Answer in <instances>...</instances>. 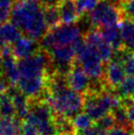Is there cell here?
Returning <instances> with one entry per match:
<instances>
[{
  "label": "cell",
  "mask_w": 134,
  "mask_h": 135,
  "mask_svg": "<svg viewBox=\"0 0 134 135\" xmlns=\"http://www.w3.org/2000/svg\"><path fill=\"white\" fill-rule=\"evenodd\" d=\"M11 23L20 29L26 37L39 41L49 32L44 14V5L39 1L19 0L12 8Z\"/></svg>",
  "instance_id": "obj_2"
},
{
  "label": "cell",
  "mask_w": 134,
  "mask_h": 135,
  "mask_svg": "<svg viewBox=\"0 0 134 135\" xmlns=\"http://www.w3.org/2000/svg\"><path fill=\"white\" fill-rule=\"evenodd\" d=\"M120 32L124 49L134 52V21L128 19L122 20L120 24Z\"/></svg>",
  "instance_id": "obj_16"
},
{
  "label": "cell",
  "mask_w": 134,
  "mask_h": 135,
  "mask_svg": "<svg viewBox=\"0 0 134 135\" xmlns=\"http://www.w3.org/2000/svg\"><path fill=\"white\" fill-rule=\"evenodd\" d=\"M7 92L11 95L14 105H15L16 117H18L21 120L25 119L30 109L31 99H29L25 94H23L17 87H10Z\"/></svg>",
  "instance_id": "obj_13"
},
{
  "label": "cell",
  "mask_w": 134,
  "mask_h": 135,
  "mask_svg": "<svg viewBox=\"0 0 134 135\" xmlns=\"http://www.w3.org/2000/svg\"><path fill=\"white\" fill-rule=\"evenodd\" d=\"M112 116H113V118H114L116 126L133 129L132 126L130 125V123H129V121H128L126 112H125V109H124V108H123L122 105L117 108V109H113L112 112Z\"/></svg>",
  "instance_id": "obj_22"
},
{
  "label": "cell",
  "mask_w": 134,
  "mask_h": 135,
  "mask_svg": "<svg viewBox=\"0 0 134 135\" xmlns=\"http://www.w3.org/2000/svg\"><path fill=\"white\" fill-rule=\"evenodd\" d=\"M10 87L11 86L9 85V83H8L2 76H0V95L5 93Z\"/></svg>",
  "instance_id": "obj_29"
},
{
  "label": "cell",
  "mask_w": 134,
  "mask_h": 135,
  "mask_svg": "<svg viewBox=\"0 0 134 135\" xmlns=\"http://www.w3.org/2000/svg\"><path fill=\"white\" fill-rule=\"evenodd\" d=\"M44 14L46 25L49 27V30L53 29L60 25V16L57 9V6H45L44 5Z\"/></svg>",
  "instance_id": "obj_19"
},
{
  "label": "cell",
  "mask_w": 134,
  "mask_h": 135,
  "mask_svg": "<svg viewBox=\"0 0 134 135\" xmlns=\"http://www.w3.org/2000/svg\"><path fill=\"white\" fill-rule=\"evenodd\" d=\"M51 108L55 116L72 119L81 113L85 105V95L72 90L68 86L66 76L50 74L44 99Z\"/></svg>",
  "instance_id": "obj_1"
},
{
  "label": "cell",
  "mask_w": 134,
  "mask_h": 135,
  "mask_svg": "<svg viewBox=\"0 0 134 135\" xmlns=\"http://www.w3.org/2000/svg\"><path fill=\"white\" fill-rule=\"evenodd\" d=\"M100 34H102L104 41L112 47L114 52L124 49L120 27L112 26L108 27V28H104L100 31Z\"/></svg>",
  "instance_id": "obj_14"
},
{
  "label": "cell",
  "mask_w": 134,
  "mask_h": 135,
  "mask_svg": "<svg viewBox=\"0 0 134 135\" xmlns=\"http://www.w3.org/2000/svg\"><path fill=\"white\" fill-rule=\"evenodd\" d=\"M20 135H40L39 131L27 121H22Z\"/></svg>",
  "instance_id": "obj_28"
},
{
  "label": "cell",
  "mask_w": 134,
  "mask_h": 135,
  "mask_svg": "<svg viewBox=\"0 0 134 135\" xmlns=\"http://www.w3.org/2000/svg\"><path fill=\"white\" fill-rule=\"evenodd\" d=\"M85 41L97 50V52L99 53L100 59L103 60L104 63L108 64L113 59L114 50L104 40L100 32H98L97 30L88 31L85 37Z\"/></svg>",
  "instance_id": "obj_9"
},
{
  "label": "cell",
  "mask_w": 134,
  "mask_h": 135,
  "mask_svg": "<svg viewBox=\"0 0 134 135\" xmlns=\"http://www.w3.org/2000/svg\"><path fill=\"white\" fill-rule=\"evenodd\" d=\"M76 51V62L84 69L92 82H104V62L100 59L97 50L84 40H79L74 44Z\"/></svg>",
  "instance_id": "obj_3"
},
{
  "label": "cell",
  "mask_w": 134,
  "mask_h": 135,
  "mask_svg": "<svg viewBox=\"0 0 134 135\" xmlns=\"http://www.w3.org/2000/svg\"><path fill=\"white\" fill-rule=\"evenodd\" d=\"M12 53L16 59H24L37 52L40 47V42L28 37H22L19 38L13 45H11Z\"/></svg>",
  "instance_id": "obj_11"
},
{
  "label": "cell",
  "mask_w": 134,
  "mask_h": 135,
  "mask_svg": "<svg viewBox=\"0 0 134 135\" xmlns=\"http://www.w3.org/2000/svg\"><path fill=\"white\" fill-rule=\"evenodd\" d=\"M42 2V5L45 6H56L57 4L59 3L61 0H41Z\"/></svg>",
  "instance_id": "obj_30"
},
{
  "label": "cell",
  "mask_w": 134,
  "mask_h": 135,
  "mask_svg": "<svg viewBox=\"0 0 134 135\" xmlns=\"http://www.w3.org/2000/svg\"><path fill=\"white\" fill-rule=\"evenodd\" d=\"M122 18L119 5L112 0H100L97 7L89 14L90 24L100 29L117 26Z\"/></svg>",
  "instance_id": "obj_6"
},
{
  "label": "cell",
  "mask_w": 134,
  "mask_h": 135,
  "mask_svg": "<svg viewBox=\"0 0 134 135\" xmlns=\"http://www.w3.org/2000/svg\"><path fill=\"white\" fill-rule=\"evenodd\" d=\"M2 66H3V58H2V55L0 54V76L2 74Z\"/></svg>",
  "instance_id": "obj_32"
},
{
  "label": "cell",
  "mask_w": 134,
  "mask_h": 135,
  "mask_svg": "<svg viewBox=\"0 0 134 135\" xmlns=\"http://www.w3.org/2000/svg\"><path fill=\"white\" fill-rule=\"evenodd\" d=\"M51 62V74L67 75L72 65L76 62L74 45H54L49 51Z\"/></svg>",
  "instance_id": "obj_7"
},
{
  "label": "cell",
  "mask_w": 134,
  "mask_h": 135,
  "mask_svg": "<svg viewBox=\"0 0 134 135\" xmlns=\"http://www.w3.org/2000/svg\"><path fill=\"white\" fill-rule=\"evenodd\" d=\"M121 99L134 98V77L128 76L120 86L114 90Z\"/></svg>",
  "instance_id": "obj_21"
},
{
  "label": "cell",
  "mask_w": 134,
  "mask_h": 135,
  "mask_svg": "<svg viewBox=\"0 0 134 135\" xmlns=\"http://www.w3.org/2000/svg\"><path fill=\"white\" fill-rule=\"evenodd\" d=\"M17 1H19V0H17ZM32 1H37V0H32Z\"/></svg>",
  "instance_id": "obj_33"
},
{
  "label": "cell",
  "mask_w": 134,
  "mask_h": 135,
  "mask_svg": "<svg viewBox=\"0 0 134 135\" xmlns=\"http://www.w3.org/2000/svg\"><path fill=\"white\" fill-rule=\"evenodd\" d=\"M126 79V73L122 64L117 60L112 59L106 65L104 69V84L109 90H116Z\"/></svg>",
  "instance_id": "obj_10"
},
{
  "label": "cell",
  "mask_w": 134,
  "mask_h": 135,
  "mask_svg": "<svg viewBox=\"0 0 134 135\" xmlns=\"http://www.w3.org/2000/svg\"><path fill=\"white\" fill-rule=\"evenodd\" d=\"M22 120L18 117L0 116V135H20Z\"/></svg>",
  "instance_id": "obj_17"
},
{
  "label": "cell",
  "mask_w": 134,
  "mask_h": 135,
  "mask_svg": "<svg viewBox=\"0 0 134 135\" xmlns=\"http://www.w3.org/2000/svg\"><path fill=\"white\" fill-rule=\"evenodd\" d=\"M22 32L13 23L6 22L0 27V37L7 45H13L19 38H21Z\"/></svg>",
  "instance_id": "obj_15"
},
{
  "label": "cell",
  "mask_w": 134,
  "mask_h": 135,
  "mask_svg": "<svg viewBox=\"0 0 134 135\" xmlns=\"http://www.w3.org/2000/svg\"><path fill=\"white\" fill-rule=\"evenodd\" d=\"M75 2L80 14L82 15L85 13H91L97 7L100 0H75Z\"/></svg>",
  "instance_id": "obj_24"
},
{
  "label": "cell",
  "mask_w": 134,
  "mask_h": 135,
  "mask_svg": "<svg viewBox=\"0 0 134 135\" xmlns=\"http://www.w3.org/2000/svg\"><path fill=\"white\" fill-rule=\"evenodd\" d=\"M83 30L78 24H61L49 30L40 40V47L49 51L54 45H73L82 38Z\"/></svg>",
  "instance_id": "obj_5"
},
{
  "label": "cell",
  "mask_w": 134,
  "mask_h": 135,
  "mask_svg": "<svg viewBox=\"0 0 134 135\" xmlns=\"http://www.w3.org/2000/svg\"><path fill=\"white\" fill-rule=\"evenodd\" d=\"M72 122L76 131L82 133L93 126V119L86 113H80L72 118Z\"/></svg>",
  "instance_id": "obj_20"
},
{
  "label": "cell",
  "mask_w": 134,
  "mask_h": 135,
  "mask_svg": "<svg viewBox=\"0 0 134 135\" xmlns=\"http://www.w3.org/2000/svg\"><path fill=\"white\" fill-rule=\"evenodd\" d=\"M25 121L33 125L40 135H57L55 114L42 99L31 100L30 109Z\"/></svg>",
  "instance_id": "obj_4"
},
{
  "label": "cell",
  "mask_w": 134,
  "mask_h": 135,
  "mask_svg": "<svg viewBox=\"0 0 134 135\" xmlns=\"http://www.w3.org/2000/svg\"><path fill=\"white\" fill-rule=\"evenodd\" d=\"M78 135H80V134H78Z\"/></svg>",
  "instance_id": "obj_34"
},
{
  "label": "cell",
  "mask_w": 134,
  "mask_h": 135,
  "mask_svg": "<svg viewBox=\"0 0 134 135\" xmlns=\"http://www.w3.org/2000/svg\"><path fill=\"white\" fill-rule=\"evenodd\" d=\"M119 1H120V0H119Z\"/></svg>",
  "instance_id": "obj_35"
},
{
  "label": "cell",
  "mask_w": 134,
  "mask_h": 135,
  "mask_svg": "<svg viewBox=\"0 0 134 135\" xmlns=\"http://www.w3.org/2000/svg\"><path fill=\"white\" fill-rule=\"evenodd\" d=\"M0 116L16 117V109L11 95L7 91L0 95Z\"/></svg>",
  "instance_id": "obj_18"
},
{
  "label": "cell",
  "mask_w": 134,
  "mask_h": 135,
  "mask_svg": "<svg viewBox=\"0 0 134 135\" xmlns=\"http://www.w3.org/2000/svg\"><path fill=\"white\" fill-rule=\"evenodd\" d=\"M95 125L100 130L108 131L109 129H112V127L116 126V121H114V118H113V116H112V113H111L107 114V115H104V117H102L98 121H96Z\"/></svg>",
  "instance_id": "obj_25"
},
{
  "label": "cell",
  "mask_w": 134,
  "mask_h": 135,
  "mask_svg": "<svg viewBox=\"0 0 134 135\" xmlns=\"http://www.w3.org/2000/svg\"><path fill=\"white\" fill-rule=\"evenodd\" d=\"M108 135H134V130L131 128L114 126L108 130Z\"/></svg>",
  "instance_id": "obj_27"
},
{
  "label": "cell",
  "mask_w": 134,
  "mask_h": 135,
  "mask_svg": "<svg viewBox=\"0 0 134 135\" xmlns=\"http://www.w3.org/2000/svg\"><path fill=\"white\" fill-rule=\"evenodd\" d=\"M56 6L59 12L61 24H76L79 21L81 14L75 0H61Z\"/></svg>",
  "instance_id": "obj_12"
},
{
  "label": "cell",
  "mask_w": 134,
  "mask_h": 135,
  "mask_svg": "<svg viewBox=\"0 0 134 135\" xmlns=\"http://www.w3.org/2000/svg\"><path fill=\"white\" fill-rule=\"evenodd\" d=\"M118 5L123 18L134 21V0H120Z\"/></svg>",
  "instance_id": "obj_23"
},
{
  "label": "cell",
  "mask_w": 134,
  "mask_h": 135,
  "mask_svg": "<svg viewBox=\"0 0 134 135\" xmlns=\"http://www.w3.org/2000/svg\"><path fill=\"white\" fill-rule=\"evenodd\" d=\"M122 107L126 112L129 123L134 129V98L122 99Z\"/></svg>",
  "instance_id": "obj_26"
},
{
  "label": "cell",
  "mask_w": 134,
  "mask_h": 135,
  "mask_svg": "<svg viewBox=\"0 0 134 135\" xmlns=\"http://www.w3.org/2000/svg\"><path fill=\"white\" fill-rule=\"evenodd\" d=\"M6 46H7V45L4 42V41L2 40V38L0 37V54L3 52V50L6 49Z\"/></svg>",
  "instance_id": "obj_31"
},
{
  "label": "cell",
  "mask_w": 134,
  "mask_h": 135,
  "mask_svg": "<svg viewBox=\"0 0 134 135\" xmlns=\"http://www.w3.org/2000/svg\"><path fill=\"white\" fill-rule=\"evenodd\" d=\"M66 81L68 86L72 90L83 95H87L89 93L92 84V80L90 79L88 74L77 62H75L68 71L66 75Z\"/></svg>",
  "instance_id": "obj_8"
}]
</instances>
